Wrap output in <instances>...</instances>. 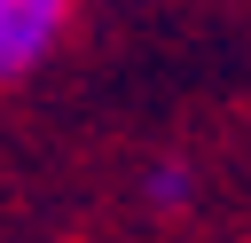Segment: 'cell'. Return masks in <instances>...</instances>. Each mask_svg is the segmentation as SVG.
<instances>
[{
  "mask_svg": "<svg viewBox=\"0 0 251 243\" xmlns=\"http://www.w3.org/2000/svg\"><path fill=\"white\" fill-rule=\"evenodd\" d=\"M188 196H196V172H188L180 157H165V165L141 172V204H149V212H173V204H188Z\"/></svg>",
  "mask_w": 251,
  "mask_h": 243,
  "instance_id": "cell-2",
  "label": "cell"
},
{
  "mask_svg": "<svg viewBox=\"0 0 251 243\" xmlns=\"http://www.w3.org/2000/svg\"><path fill=\"white\" fill-rule=\"evenodd\" d=\"M71 31V0H0V78H31Z\"/></svg>",
  "mask_w": 251,
  "mask_h": 243,
  "instance_id": "cell-1",
  "label": "cell"
}]
</instances>
